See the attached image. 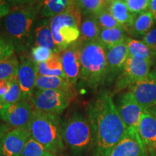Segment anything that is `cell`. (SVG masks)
I'll return each mask as SVG.
<instances>
[{"instance_id":"34","label":"cell","mask_w":156,"mask_h":156,"mask_svg":"<svg viewBox=\"0 0 156 156\" xmlns=\"http://www.w3.org/2000/svg\"><path fill=\"white\" fill-rule=\"evenodd\" d=\"M15 51L13 45L5 37L0 36V60L13 55Z\"/></svg>"},{"instance_id":"11","label":"cell","mask_w":156,"mask_h":156,"mask_svg":"<svg viewBox=\"0 0 156 156\" xmlns=\"http://www.w3.org/2000/svg\"><path fill=\"white\" fill-rule=\"evenodd\" d=\"M129 91L145 110H151L156 105V73L151 71L147 77L129 87Z\"/></svg>"},{"instance_id":"7","label":"cell","mask_w":156,"mask_h":156,"mask_svg":"<svg viewBox=\"0 0 156 156\" xmlns=\"http://www.w3.org/2000/svg\"><path fill=\"white\" fill-rule=\"evenodd\" d=\"M74 98L61 90L36 89L28 101L34 110L59 115L69 106Z\"/></svg>"},{"instance_id":"44","label":"cell","mask_w":156,"mask_h":156,"mask_svg":"<svg viewBox=\"0 0 156 156\" xmlns=\"http://www.w3.org/2000/svg\"><path fill=\"white\" fill-rule=\"evenodd\" d=\"M152 71L154 72V73H156V62H155V65H154V69H153V70H152Z\"/></svg>"},{"instance_id":"13","label":"cell","mask_w":156,"mask_h":156,"mask_svg":"<svg viewBox=\"0 0 156 156\" xmlns=\"http://www.w3.org/2000/svg\"><path fill=\"white\" fill-rule=\"evenodd\" d=\"M80 46L77 41L59 52L65 77L75 87L80 78Z\"/></svg>"},{"instance_id":"3","label":"cell","mask_w":156,"mask_h":156,"mask_svg":"<svg viewBox=\"0 0 156 156\" xmlns=\"http://www.w3.org/2000/svg\"><path fill=\"white\" fill-rule=\"evenodd\" d=\"M80 78L87 86L97 89L106 84V48L98 41L81 43Z\"/></svg>"},{"instance_id":"15","label":"cell","mask_w":156,"mask_h":156,"mask_svg":"<svg viewBox=\"0 0 156 156\" xmlns=\"http://www.w3.org/2000/svg\"><path fill=\"white\" fill-rule=\"evenodd\" d=\"M37 75L36 64L30 56H20V63L17 74V81L22 90L24 100H28L36 89Z\"/></svg>"},{"instance_id":"6","label":"cell","mask_w":156,"mask_h":156,"mask_svg":"<svg viewBox=\"0 0 156 156\" xmlns=\"http://www.w3.org/2000/svg\"><path fill=\"white\" fill-rule=\"evenodd\" d=\"M64 142L76 153L85 151L93 145V135L87 119L80 114L72 116L62 127Z\"/></svg>"},{"instance_id":"8","label":"cell","mask_w":156,"mask_h":156,"mask_svg":"<svg viewBox=\"0 0 156 156\" xmlns=\"http://www.w3.org/2000/svg\"><path fill=\"white\" fill-rule=\"evenodd\" d=\"M153 62L129 56L115 82V92L129 87L149 75Z\"/></svg>"},{"instance_id":"32","label":"cell","mask_w":156,"mask_h":156,"mask_svg":"<svg viewBox=\"0 0 156 156\" xmlns=\"http://www.w3.org/2000/svg\"><path fill=\"white\" fill-rule=\"evenodd\" d=\"M54 52L43 46H34L30 51V58L36 64L46 62Z\"/></svg>"},{"instance_id":"29","label":"cell","mask_w":156,"mask_h":156,"mask_svg":"<svg viewBox=\"0 0 156 156\" xmlns=\"http://www.w3.org/2000/svg\"><path fill=\"white\" fill-rule=\"evenodd\" d=\"M2 101L5 106L14 104L20 101H25L22 90L17 81V77L9 81L8 90L7 93L2 97Z\"/></svg>"},{"instance_id":"37","label":"cell","mask_w":156,"mask_h":156,"mask_svg":"<svg viewBox=\"0 0 156 156\" xmlns=\"http://www.w3.org/2000/svg\"><path fill=\"white\" fill-rule=\"evenodd\" d=\"M9 81L0 80V97H2L7 93L9 87Z\"/></svg>"},{"instance_id":"4","label":"cell","mask_w":156,"mask_h":156,"mask_svg":"<svg viewBox=\"0 0 156 156\" xmlns=\"http://www.w3.org/2000/svg\"><path fill=\"white\" fill-rule=\"evenodd\" d=\"M58 115L34 110L28 124L30 136L53 154L64 149Z\"/></svg>"},{"instance_id":"5","label":"cell","mask_w":156,"mask_h":156,"mask_svg":"<svg viewBox=\"0 0 156 156\" xmlns=\"http://www.w3.org/2000/svg\"><path fill=\"white\" fill-rule=\"evenodd\" d=\"M48 22L54 43L59 52L79 40L82 13L75 4L64 12L49 18Z\"/></svg>"},{"instance_id":"16","label":"cell","mask_w":156,"mask_h":156,"mask_svg":"<svg viewBox=\"0 0 156 156\" xmlns=\"http://www.w3.org/2000/svg\"><path fill=\"white\" fill-rule=\"evenodd\" d=\"M148 152L138 132L126 131L125 136L112 150L108 156H147Z\"/></svg>"},{"instance_id":"39","label":"cell","mask_w":156,"mask_h":156,"mask_svg":"<svg viewBox=\"0 0 156 156\" xmlns=\"http://www.w3.org/2000/svg\"><path fill=\"white\" fill-rule=\"evenodd\" d=\"M9 2L12 4H17V5H20V4H25L31 2H34L36 0H7Z\"/></svg>"},{"instance_id":"20","label":"cell","mask_w":156,"mask_h":156,"mask_svg":"<svg viewBox=\"0 0 156 156\" xmlns=\"http://www.w3.org/2000/svg\"><path fill=\"white\" fill-rule=\"evenodd\" d=\"M36 67L38 76H58L65 77L59 53H53L46 62L36 64Z\"/></svg>"},{"instance_id":"43","label":"cell","mask_w":156,"mask_h":156,"mask_svg":"<svg viewBox=\"0 0 156 156\" xmlns=\"http://www.w3.org/2000/svg\"><path fill=\"white\" fill-rule=\"evenodd\" d=\"M149 111H151V112L152 113H153V114L156 116V105H155V106L153 107V108L151 109V110H149Z\"/></svg>"},{"instance_id":"17","label":"cell","mask_w":156,"mask_h":156,"mask_svg":"<svg viewBox=\"0 0 156 156\" xmlns=\"http://www.w3.org/2000/svg\"><path fill=\"white\" fill-rule=\"evenodd\" d=\"M138 134L148 153H156V116L151 111L145 110L142 114Z\"/></svg>"},{"instance_id":"26","label":"cell","mask_w":156,"mask_h":156,"mask_svg":"<svg viewBox=\"0 0 156 156\" xmlns=\"http://www.w3.org/2000/svg\"><path fill=\"white\" fill-rule=\"evenodd\" d=\"M19 67V61L15 54L0 60V80L11 81L17 78Z\"/></svg>"},{"instance_id":"22","label":"cell","mask_w":156,"mask_h":156,"mask_svg":"<svg viewBox=\"0 0 156 156\" xmlns=\"http://www.w3.org/2000/svg\"><path fill=\"white\" fill-rule=\"evenodd\" d=\"M74 5V0H42L40 8L41 15L51 18L68 10Z\"/></svg>"},{"instance_id":"46","label":"cell","mask_w":156,"mask_h":156,"mask_svg":"<svg viewBox=\"0 0 156 156\" xmlns=\"http://www.w3.org/2000/svg\"><path fill=\"white\" fill-rule=\"evenodd\" d=\"M154 57H155L156 58V51L155 52H154Z\"/></svg>"},{"instance_id":"45","label":"cell","mask_w":156,"mask_h":156,"mask_svg":"<svg viewBox=\"0 0 156 156\" xmlns=\"http://www.w3.org/2000/svg\"><path fill=\"white\" fill-rule=\"evenodd\" d=\"M4 135H5V134H0V143H1V140H2V137H3Z\"/></svg>"},{"instance_id":"31","label":"cell","mask_w":156,"mask_h":156,"mask_svg":"<svg viewBox=\"0 0 156 156\" xmlns=\"http://www.w3.org/2000/svg\"><path fill=\"white\" fill-rule=\"evenodd\" d=\"M99 26L101 29L112 28H123L119 23L114 18L112 14L109 12L108 9H104L101 12L95 16Z\"/></svg>"},{"instance_id":"36","label":"cell","mask_w":156,"mask_h":156,"mask_svg":"<svg viewBox=\"0 0 156 156\" xmlns=\"http://www.w3.org/2000/svg\"><path fill=\"white\" fill-rule=\"evenodd\" d=\"M10 12L7 0H0V19H2Z\"/></svg>"},{"instance_id":"23","label":"cell","mask_w":156,"mask_h":156,"mask_svg":"<svg viewBox=\"0 0 156 156\" xmlns=\"http://www.w3.org/2000/svg\"><path fill=\"white\" fill-rule=\"evenodd\" d=\"M35 44L34 46H43L51 50L54 53H59L57 46L54 43L49 22L44 21L35 29Z\"/></svg>"},{"instance_id":"30","label":"cell","mask_w":156,"mask_h":156,"mask_svg":"<svg viewBox=\"0 0 156 156\" xmlns=\"http://www.w3.org/2000/svg\"><path fill=\"white\" fill-rule=\"evenodd\" d=\"M53 155L46 150L41 144L30 136L20 156H50Z\"/></svg>"},{"instance_id":"18","label":"cell","mask_w":156,"mask_h":156,"mask_svg":"<svg viewBox=\"0 0 156 156\" xmlns=\"http://www.w3.org/2000/svg\"><path fill=\"white\" fill-rule=\"evenodd\" d=\"M36 89L56 90L67 93L76 96L75 86L67 78L58 76H38L36 79Z\"/></svg>"},{"instance_id":"25","label":"cell","mask_w":156,"mask_h":156,"mask_svg":"<svg viewBox=\"0 0 156 156\" xmlns=\"http://www.w3.org/2000/svg\"><path fill=\"white\" fill-rule=\"evenodd\" d=\"M155 20L150 11L140 13L136 17L133 24L127 30L134 36H143L153 28Z\"/></svg>"},{"instance_id":"24","label":"cell","mask_w":156,"mask_h":156,"mask_svg":"<svg viewBox=\"0 0 156 156\" xmlns=\"http://www.w3.org/2000/svg\"><path fill=\"white\" fill-rule=\"evenodd\" d=\"M80 36L78 41L85 43L98 41L101 30L96 18L94 16H87L81 22Z\"/></svg>"},{"instance_id":"28","label":"cell","mask_w":156,"mask_h":156,"mask_svg":"<svg viewBox=\"0 0 156 156\" xmlns=\"http://www.w3.org/2000/svg\"><path fill=\"white\" fill-rule=\"evenodd\" d=\"M74 4L85 17H95L108 8L103 0H74Z\"/></svg>"},{"instance_id":"10","label":"cell","mask_w":156,"mask_h":156,"mask_svg":"<svg viewBox=\"0 0 156 156\" xmlns=\"http://www.w3.org/2000/svg\"><path fill=\"white\" fill-rule=\"evenodd\" d=\"M34 109L28 101H20L7 105L0 112V119L13 128L26 127L32 117Z\"/></svg>"},{"instance_id":"1","label":"cell","mask_w":156,"mask_h":156,"mask_svg":"<svg viewBox=\"0 0 156 156\" xmlns=\"http://www.w3.org/2000/svg\"><path fill=\"white\" fill-rule=\"evenodd\" d=\"M87 116L92 128L95 156H108L126 134L112 93L106 90L101 91L90 104Z\"/></svg>"},{"instance_id":"27","label":"cell","mask_w":156,"mask_h":156,"mask_svg":"<svg viewBox=\"0 0 156 156\" xmlns=\"http://www.w3.org/2000/svg\"><path fill=\"white\" fill-rule=\"evenodd\" d=\"M129 54L133 57L153 62L154 54L142 41L132 38H126Z\"/></svg>"},{"instance_id":"40","label":"cell","mask_w":156,"mask_h":156,"mask_svg":"<svg viewBox=\"0 0 156 156\" xmlns=\"http://www.w3.org/2000/svg\"><path fill=\"white\" fill-rule=\"evenodd\" d=\"M7 131H9L8 126L7 124H4L3 123L0 122V134H5Z\"/></svg>"},{"instance_id":"2","label":"cell","mask_w":156,"mask_h":156,"mask_svg":"<svg viewBox=\"0 0 156 156\" xmlns=\"http://www.w3.org/2000/svg\"><path fill=\"white\" fill-rule=\"evenodd\" d=\"M40 8L23 5L10 9L2 18L4 37L9 41L18 53L28 51L32 42V33Z\"/></svg>"},{"instance_id":"33","label":"cell","mask_w":156,"mask_h":156,"mask_svg":"<svg viewBox=\"0 0 156 156\" xmlns=\"http://www.w3.org/2000/svg\"><path fill=\"white\" fill-rule=\"evenodd\" d=\"M129 10L134 15L147 11L150 7L151 0H124Z\"/></svg>"},{"instance_id":"14","label":"cell","mask_w":156,"mask_h":156,"mask_svg":"<svg viewBox=\"0 0 156 156\" xmlns=\"http://www.w3.org/2000/svg\"><path fill=\"white\" fill-rule=\"evenodd\" d=\"M129 56V54L126 41L106 49L107 74L106 83H112L114 80L116 79L122 71Z\"/></svg>"},{"instance_id":"35","label":"cell","mask_w":156,"mask_h":156,"mask_svg":"<svg viewBox=\"0 0 156 156\" xmlns=\"http://www.w3.org/2000/svg\"><path fill=\"white\" fill-rule=\"evenodd\" d=\"M142 41L152 51H156V28H153L145 35L142 36Z\"/></svg>"},{"instance_id":"38","label":"cell","mask_w":156,"mask_h":156,"mask_svg":"<svg viewBox=\"0 0 156 156\" xmlns=\"http://www.w3.org/2000/svg\"><path fill=\"white\" fill-rule=\"evenodd\" d=\"M149 8L150 12L154 17V20H156V0H151Z\"/></svg>"},{"instance_id":"19","label":"cell","mask_w":156,"mask_h":156,"mask_svg":"<svg viewBox=\"0 0 156 156\" xmlns=\"http://www.w3.org/2000/svg\"><path fill=\"white\" fill-rule=\"evenodd\" d=\"M107 9L114 18L125 29L126 31L132 26L136 17V15L133 14L129 10L124 0L116 1L110 4Z\"/></svg>"},{"instance_id":"42","label":"cell","mask_w":156,"mask_h":156,"mask_svg":"<svg viewBox=\"0 0 156 156\" xmlns=\"http://www.w3.org/2000/svg\"><path fill=\"white\" fill-rule=\"evenodd\" d=\"M5 106L3 104L2 101V98L0 97V112H2V109L4 108V107H5Z\"/></svg>"},{"instance_id":"47","label":"cell","mask_w":156,"mask_h":156,"mask_svg":"<svg viewBox=\"0 0 156 156\" xmlns=\"http://www.w3.org/2000/svg\"><path fill=\"white\" fill-rule=\"evenodd\" d=\"M50 156H56L55 154H53V155H50Z\"/></svg>"},{"instance_id":"12","label":"cell","mask_w":156,"mask_h":156,"mask_svg":"<svg viewBox=\"0 0 156 156\" xmlns=\"http://www.w3.org/2000/svg\"><path fill=\"white\" fill-rule=\"evenodd\" d=\"M30 136L28 126L7 131L0 143V156H20Z\"/></svg>"},{"instance_id":"9","label":"cell","mask_w":156,"mask_h":156,"mask_svg":"<svg viewBox=\"0 0 156 156\" xmlns=\"http://www.w3.org/2000/svg\"><path fill=\"white\" fill-rule=\"evenodd\" d=\"M116 106L126 131L138 132L140 119L145 110L137 103L131 92L127 91L121 95Z\"/></svg>"},{"instance_id":"41","label":"cell","mask_w":156,"mask_h":156,"mask_svg":"<svg viewBox=\"0 0 156 156\" xmlns=\"http://www.w3.org/2000/svg\"><path fill=\"white\" fill-rule=\"evenodd\" d=\"M116 1H120V0H103V2H104V3L106 4V5L108 7V6L110 5V4H112L113 2H116Z\"/></svg>"},{"instance_id":"21","label":"cell","mask_w":156,"mask_h":156,"mask_svg":"<svg viewBox=\"0 0 156 156\" xmlns=\"http://www.w3.org/2000/svg\"><path fill=\"white\" fill-rule=\"evenodd\" d=\"M126 30L124 28L101 29L98 41L106 49L126 41Z\"/></svg>"}]
</instances>
